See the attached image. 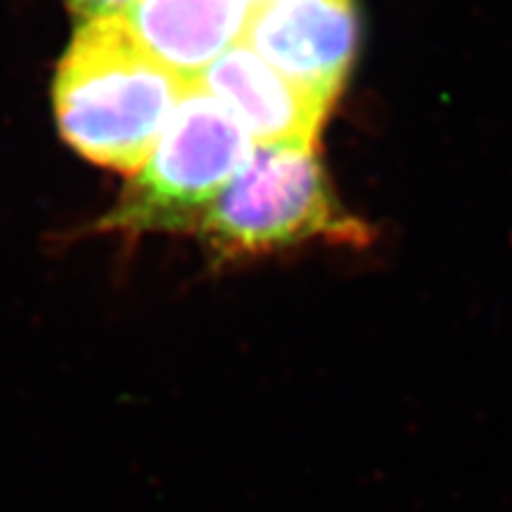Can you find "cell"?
I'll return each instance as SVG.
<instances>
[{
  "label": "cell",
  "mask_w": 512,
  "mask_h": 512,
  "mask_svg": "<svg viewBox=\"0 0 512 512\" xmlns=\"http://www.w3.org/2000/svg\"><path fill=\"white\" fill-rule=\"evenodd\" d=\"M188 86L140 48L124 19H91L57 67V124L83 157L136 174Z\"/></svg>",
  "instance_id": "obj_1"
},
{
  "label": "cell",
  "mask_w": 512,
  "mask_h": 512,
  "mask_svg": "<svg viewBox=\"0 0 512 512\" xmlns=\"http://www.w3.org/2000/svg\"><path fill=\"white\" fill-rule=\"evenodd\" d=\"M197 230L223 256L268 254L313 240H368V228L337 204L316 147L306 145H254Z\"/></svg>",
  "instance_id": "obj_2"
},
{
  "label": "cell",
  "mask_w": 512,
  "mask_h": 512,
  "mask_svg": "<svg viewBox=\"0 0 512 512\" xmlns=\"http://www.w3.org/2000/svg\"><path fill=\"white\" fill-rule=\"evenodd\" d=\"M252 150L245 126L200 83H190L102 226L128 233L197 230Z\"/></svg>",
  "instance_id": "obj_3"
},
{
  "label": "cell",
  "mask_w": 512,
  "mask_h": 512,
  "mask_svg": "<svg viewBox=\"0 0 512 512\" xmlns=\"http://www.w3.org/2000/svg\"><path fill=\"white\" fill-rule=\"evenodd\" d=\"M242 41L287 79L332 105L356 55L354 0H261L252 5Z\"/></svg>",
  "instance_id": "obj_4"
},
{
  "label": "cell",
  "mask_w": 512,
  "mask_h": 512,
  "mask_svg": "<svg viewBox=\"0 0 512 512\" xmlns=\"http://www.w3.org/2000/svg\"><path fill=\"white\" fill-rule=\"evenodd\" d=\"M197 83L245 126L254 145L316 147L332 107L261 60L245 41L211 62Z\"/></svg>",
  "instance_id": "obj_5"
},
{
  "label": "cell",
  "mask_w": 512,
  "mask_h": 512,
  "mask_svg": "<svg viewBox=\"0 0 512 512\" xmlns=\"http://www.w3.org/2000/svg\"><path fill=\"white\" fill-rule=\"evenodd\" d=\"M247 0H136L121 19L152 60L185 83L245 38Z\"/></svg>",
  "instance_id": "obj_6"
},
{
  "label": "cell",
  "mask_w": 512,
  "mask_h": 512,
  "mask_svg": "<svg viewBox=\"0 0 512 512\" xmlns=\"http://www.w3.org/2000/svg\"><path fill=\"white\" fill-rule=\"evenodd\" d=\"M133 3H136V0H69V5H72L76 15L83 17V22L121 17Z\"/></svg>",
  "instance_id": "obj_7"
}]
</instances>
